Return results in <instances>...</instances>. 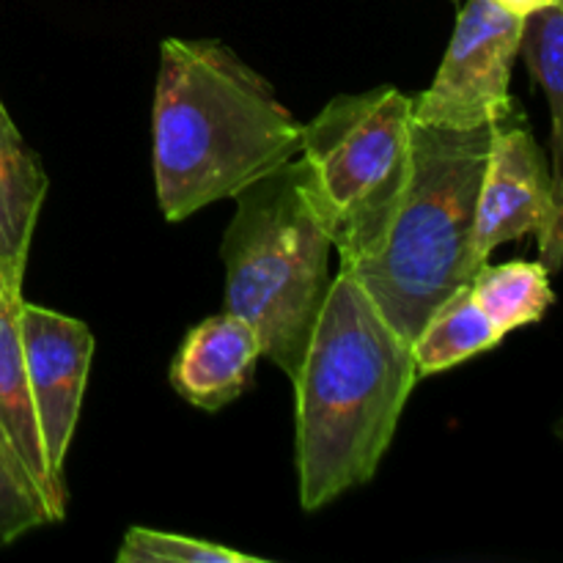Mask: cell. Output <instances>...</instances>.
<instances>
[{"label": "cell", "mask_w": 563, "mask_h": 563, "mask_svg": "<svg viewBox=\"0 0 563 563\" xmlns=\"http://www.w3.org/2000/svg\"><path fill=\"white\" fill-rule=\"evenodd\" d=\"M412 124V97L394 86L341 93L302 124L297 157L341 267L383 245L410 181Z\"/></svg>", "instance_id": "obj_5"}, {"label": "cell", "mask_w": 563, "mask_h": 563, "mask_svg": "<svg viewBox=\"0 0 563 563\" xmlns=\"http://www.w3.org/2000/svg\"><path fill=\"white\" fill-rule=\"evenodd\" d=\"M275 88L218 38H165L152 110L159 212L179 223L300 154Z\"/></svg>", "instance_id": "obj_2"}, {"label": "cell", "mask_w": 563, "mask_h": 563, "mask_svg": "<svg viewBox=\"0 0 563 563\" xmlns=\"http://www.w3.org/2000/svg\"><path fill=\"white\" fill-rule=\"evenodd\" d=\"M550 269L542 262H484L476 269L471 295L504 335L542 322L555 295L550 289Z\"/></svg>", "instance_id": "obj_13"}, {"label": "cell", "mask_w": 563, "mask_h": 563, "mask_svg": "<svg viewBox=\"0 0 563 563\" xmlns=\"http://www.w3.org/2000/svg\"><path fill=\"white\" fill-rule=\"evenodd\" d=\"M418 379L410 344L341 269L291 379L302 509H324L377 476Z\"/></svg>", "instance_id": "obj_1"}, {"label": "cell", "mask_w": 563, "mask_h": 563, "mask_svg": "<svg viewBox=\"0 0 563 563\" xmlns=\"http://www.w3.org/2000/svg\"><path fill=\"white\" fill-rule=\"evenodd\" d=\"M234 201L220 247L225 311L245 319L262 341V357L295 379L333 280V240L300 157L247 185Z\"/></svg>", "instance_id": "obj_4"}, {"label": "cell", "mask_w": 563, "mask_h": 563, "mask_svg": "<svg viewBox=\"0 0 563 563\" xmlns=\"http://www.w3.org/2000/svg\"><path fill=\"white\" fill-rule=\"evenodd\" d=\"M522 20L493 0H462L432 86L412 99V119L443 130L495 126L515 113L509 82Z\"/></svg>", "instance_id": "obj_6"}, {"label": "cell", "mask_w": 563, "mask_h": 563, "mask_svg": "<svg viewBox=\"0 0 563 563\" xmlns=\"http://www.w3.org/2000/svg\"><path fill=\"white\" fill-rule=\"evenodd\" d=\"M55 517L9 445L0 440V548H9L25 533L53 526Z\"/></svg>", "instance_id": "obj_16"}, {"label": "cell", "mask_w": 563, "mask_h": 563, "mask_svg": "<svg viewBox=\"0 0 563 563\" xmlns=\"http://www.w3.org/2000/svg\"><path fill=\"white\" fill-rule=\"evenodd\" d=\"M489 137L493 126L443 130L416 121L410 181L383 245L355 267H341L407 344L482 267L473 229Z\"/></svg>", "instance_id": "obj_3"}, {"label": "cell", "mask_w": 563, "mask_h": 563, "mask_svg": "<svg viewBox=\"0 0 563 563\" xmlns=\"http://www.w3.org/2000/svg\"><path fill=\"white\" fill-rule=\"evenodd\" d=\"M20 344L44 451L55 476L64 478L97 344L86 322L25 300L20 302Z\"/></svg>", "instance_id": "obj_8"}, {"label": "cell", "mask_w": 563, "mask_h": 563, "mask_svg": "<svg viewBox=\"0 0 563 563\" xmlns=\"http://www.w3.org/2000/svg\"><path fill=\"white\" fill-rule=\"evenodd\" d=\"M504 339L506 335L489 322L476 297L471 295V286H462L429 313L410 350L418 377H432L495 350Z\"/></svg>", "instance_id": "obj_12"}, {"label": "cell", "mask_w": 563, "mask_h": 563, "mask_svg": "<svg viewBox=\"0 0 563 563\" xmlns=\"http://www.w3.org/2000/svg\"><path fill=\"white\" fill-rule=\"evenodd\" d=\"M3 289H9V286H3V280H0V291H3Z\"/></svg>", "instance_id": "obj_18"}, {"label": "cell", "mask_w": 563, "mask_h": 563, "mask_svg": "<svg viewBox=\"0 0 563 563\" xmlns=\"http://www.w3.org/2000/svg\"><path fill=\"white\" fill-rule=\"evenodd\" d=\"M47 174L0 99V280L22 289L38 212L47 198Z\"/></svg>", "instance_id": "obj_11"}, {"label": "cell", "mask_w": 563, "mask_h": 563, "mask_svg": "<svg viewBox=\"0 0 563 563\" xmlns=\"http://www.w3.org/2000/svg\"><path fill=\"white\" fill-rule=\"evenodd\" d=\"M520 53L531 69L533 82L548 99L550 119V168L563 185L561 152H563V5L533 11L522 20Z\"/></svg>", "instance_id": "obj_14"}, {"label": "cell", "mask_w": 563, "mask_h": 563, "mask_svg": "<svg viewBox=\"0 0 563 563\" xmlns=\"http://www.w3.org/2000/svg\"><path fill=\"white\" fill-rule=\"evenodd\" d=\"M22 289L0 291V440L27 473L33 487L53 511L55 522L66 517V482L49 467L36 421L31 385L20 344Z\"/></svg>", "instance_id": "obj_10"}, {"label": "cell", "mask_w": 563, "mask_h": 563, "mask_svg": "<svg viewBox=\"0 0 563 563\" xmlns=\"http://www.w3.org/2000/svg\"><path fill=\"white\" fill-rule=\"evenodd\" d=\"M493 3L500 5V9H506L509 14L526 20V16L533 14V11L550 9V5H559V3H563V0H493Z\"/></svg>", "instance_id": "obj_17"}, {"label": "cell", "mask_w": 563, "mask_h": 563, "mask_svg": "<svg viewBox=\"0 0 563 563\" xmlns=\"http://www.w3.org/2000/svg\"><path fill=\"white\" fill-rule=\"evenodd\" d=\"M537 234L542 264L555 273L563 256V185L520 110L493 126L476 201L473 253L489 262L495 247Z\"/></svg>", "instance_id": "obj_7"}, {"label": "cell", "mask_w": 563, "mask_h": 563, "mask_svg": "<svg viewBox=\"0 0 563 563\" xmlns=\"http://www.w3.org/2000/svg\"><path fill=\"white\" fill-rule=\"evenodd\" d=\"M262 341L236 313H218L198 322L170 363V385L187 405L218 412L240 399L253 383Z\"/></svg>", "instance_id": "obj_9"}, {"label": "cell", "mask_w": 563, "mask_h": 563, "mask_svg": "<svg viewBox=\"0 0 563 563\" xmlns=\"http://www.w3.org/2000/svg\"><path fill=\"white\" fill-rule=\"evenodd\" d=\"M454 3H462V0H454Z\"/></svg>", "instance_id": "obj_19"}, {"label": "cell", "mask_w": 563, "mask_h": 563, "mask_svg": "<svg viewBox=\"0 0 563 563\" xmlns=\"http://www.w3.org/2000/svg\"><path fill=\"white\" fill-rule=\"evenodd\" d=\"M119 563H264L258 555L240 553L225 544L207 542V539L181 537V533L154 531V528L132 526L124 533Z\"/></svg>", "instance_id": "obj_15"}]
</instances>
